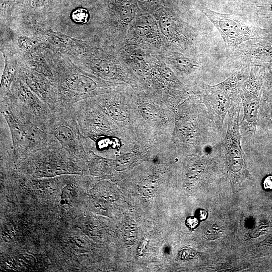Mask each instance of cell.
<instances>
[{"label": "cell", "instance_id": "obj_19", "mask_svg": "<svg viewBox=\"0 0 272 272\" xmlns=\"http://www.w3.org/2000/svg\"><path fill=\"white\" fill-rule=\"evenodd\" d=\"M207 216V213L206 211L203 210H200L197 213V217L198 219L201 220H204L206 219Z\"/></svg>", "mask_w": 272, "mask_h": 272}, {"label": "cell", "instance_id": "obj_17", "mask_svg": "<svg viewBox=\"0 0 272 272\" xmlns=\"http://www.w3.org/2000/svg\"><path fill=\"white\" fill-rule=\"evenodd\" d=\"M198 224V220L195 217H188L186 220V224L191 229L195 228Z\"/></svg>", "mask_w": 272, "mask_h": 272}, {"label": "cell", "instance_id": "obj_4", "mask_svg": "<svg viewBox=\"0 0 272 272\" xmlns=\"http://www.w3.org/2000/svg\"><path fill=\"white\" fill-rule=\"evenodd\" d=\"M1 114L10 130L15 160L23 159L57 142L29 119L6 105L1 104Z\"/></svg>", "mask_w": 272, "mask_h": 272}, {"label": "cell", "instance_id": "obj_1", "mask_svg": "<svg viewBox=\"0 0 272 272\" xmlns=\"http://www.w3.org/2000/svg\"><path fill=\"white\" fill-rule=\"evenodd\" d=\"M173 109L175 125L172 135L179 149L200 153L214 146L213 128L216 127L196 95L188 97Z\"/></svg>", "mask_w": 272, "mask_h": 272}, {"label": "cell", "instance_id": "obj_8", "mask_svg": "<svg viewBox=\"0 0 272 272\" xmlns=\"http://www.w3.org/2000/svg\"><path fill=\"white\" fill-rule=\"evenodd\" d=\"M46 131L73 156L79 159L87 158V140L79 128L73 106L53 111Z\"/></svg>", "mask_w": 272, "mask_h": 272}, {"label": "cell", "instance_id": "obj_7", "mask_svg": "<svg viewBox=\"0 0 272 272\" xmlns=\"http://www.w3.org/2000/svg\"><path fill=\"white\" fill-rule=\"evenodd\" d=\"M200 11L216 28L222 36L227 52L233 54L245 42L263 39L265 30L241 18L222 14L203 7Z\"/></svg>", "mask_w": 272, "mask_h": 272}, {"label": "cell", "instance_id": "obj_5", "mask_svg": "<svg viewBox=\"0 0 272 272\" xmlns=\"http://www.w3.org/2000/svg\"><path fill=\"white\" fill-rule=\"evenodd\" d=\"M23 170L35 176H51L64 173H80V159L64 149L58 142L20 159Z\"/></svg>", "mask_w": 272, "mask_h": 272}, {"label": "cell", "instance_id": "obj_9", "mask_svg": "<svg viewBox=\"0 0 272 272\" xmlns=\"http://www.w3.org/2000/svg\"><path fill=\"white\" fill-rule=\"evenodd\" d=\"M1 103L19 112L46 131L53 111L18 76L7 95L1 99Z\"/></svg>", "mask_w": 272, "mask_h": 272}, {"label": "cell", "instance_id": "obj_11", "mask_svg": "<svg viewBox=\"0 0 272 272\" xmlns=\"http://www.w3.org/2000/svg\"><path fill=\"white\" fill-rule=\"evenodd\" d=\"M262 66L264 67V74L258 121L272 138V62Z\"/></svg>", "mask_w": 272, "mask_h": 272}, {"label": "cell", "instance_id": "obj_6", "mask_svg": "<svg viewBox=\"0 0 272 272\" xmlns=\"http://www.w3.org/2000/svg\"><path fill=\"white\" fill-rule=\"evenodd\" d=\"M241 106L239 94L233 101L228 113L227 132L221 145L225 165L233 183H239L250 178L245 154L241 146L239 120Z\"/></svg>", "mask_w": 272, "mask_h": 272}, {"label": "cell", "instance_id": "obj_12", "mask_svg": "<svg viewBox=\"0 0 272 272\" xmlns=\"http://www.w3.org/2000/svg\"><path fill=\"white\" fill-rule=\"evenodd\" d=\"M253 43L244 44L239 48V58L243 65H263L272 62V45L263 39L253 41Z\"/></svg>", "mask_w": 272, "mask_h": 272}, {"label": "cell", "instance_id": "obj_3", "mask_svg": "<svg viewBox=\"0 0 272 272\" xmlns=\"http://www.w3.org/2000/svg\"><path fill=\"white\" fill-rule=\"evenodd\" d=\"M52 82L58 97V108L71 107L84 99L112 92L113 86L72 66L57 70Z\"/></svg>", "mask_w": 272, "mask_h": 272}, {"label": "cell", "instance_id": "obj_13", "mask_svg": "<svg viewBox=\"0 0 272 272\" xmlns=\"http://www.w3.org/2000/svg\"><path fill=\"white\" fill-rule=\"evenodd\" d=\"M169 59L176 73L182 77H190L201 71L199 62L187 54L181 52L172 53Z\"/></svg>", "mask_w": 272, "mask_h": 272}, {"label": "cell", "instance_id": "obj_10", "mask_svg": "<svg viewBox=\"0 0 272 272\" xmlns=\"http://www.w3.org/2000/svg\"><path fill=\"white\" fill-rule=\"evenodd\" d=\"M263 74V66H251L248 78L239 90L243 109L240 127L244 134L250 138L253 137L256 132Z\"/></svg>", "mask_w": 272, "mask_h": 272}, {"label": "cell", "instance_id": "obj_14", "mask_svg": "<svg viewBox=\"0 0 272 272\" xmlns=\"http://www.w3.org/2000/svg\"><path fill=\"white\" fill-rule=\"evenodd\" d=\"M72 18L77 23L84 24L88 21L89 15L86 9L79 8L73 12Z\"/></svg>", "mask_w": 272, "mask_h": 272}, {"label": "cell", "instance_id": "obj_15", "mask_svg": "<svg viewBox=\"0 0 272 272\" xmlns=\"http://www.w3.org/2000/svg\"><path fill=\"white\" fill-rule=\"evenodd\" d=\"M222 230L217 225H212L209 227L206 232V236L210 239H214L222 235Z\"/></svg>", "mask_w": 272, "mask_h": 272}, {"label": "cell", "instance_id": "obj_16", "mask_svg": "<svg viewBox=\"0 0 272 272\" xmlns=\"http://www.w3.org/2000/svg\"><path fill=\"white\" fill-rule=\"evenodd\" d=\"M196 251L193 249L189 248H184L180 252L179 255L181 258L188 259L191 258L196 254Z\"/></svg>", "mask_w": 272, "mask_h": 272}, {"label": "cell", "instance_id": "obj_18", "mask_svg": "<svg viewBox=\"0 0 272 272\" xmlns=\"http://www.w3.org/2000/svg\"><path fill=\"white\" fill-rule=\"evenodd\" d=\"M263 186L265 189L272 190V175L267 176L264 179Z\"/></svg>", "mask_w": 272, "mask_h": 272}, {"label": "cell", "instance_id": "obj_2", "mask_svg": "<svg viewBox=\"0 0 272 272\" xmlns=\"http://www.w3.org/2000/svg\"><path fill=\"white\" fill-rule=\"evenodd\" d=\"M250 66L244 65L220 83L211 85L203 82L194 89L196 95L206 107L217 130L222 132L224 121L234 99L239 95L242 84L248 78Z\"/></svg>", "mask_w": 272, "mask_h": 272}]
</instances>
